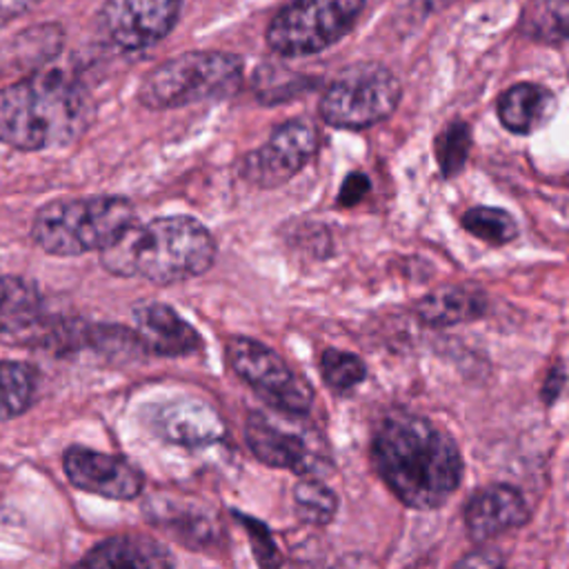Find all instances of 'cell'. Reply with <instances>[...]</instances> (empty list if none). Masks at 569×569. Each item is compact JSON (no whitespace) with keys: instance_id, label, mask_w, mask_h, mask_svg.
<instances>
[{"instance_id":"obj_1","label":"cell","mask_w":569,"mask_h":569,"mask_svg":"<svg viewBox=\"0 0 569 569\" xmlns=\"http://www.w3.org/2000/svg\"><path fill=\"white\" fill-rule=\"evenodd\" d=\"M376 471L411 509H436L462 478V456L453 438L416 413H389L373 433Z\"/></svg>"},{"instance_id":"obj_23","label":"cell","mask_w":569,"mask_h":569,"mask_svg":"<svg viewBox=\"0 0 569 569\" xmlns=\"http://www.w3.org/2000/svg\"><path fill=\"white\" fill-rule=\"evenodd\" d=\"M320 371L327 387L338 393L351 391L367 378V365L362 358L342 349H325L320 356Z\"/></svg>"},{"instance_id":"obj_10","label":"cell","mask_w":569,"mask_h":569,"mask_svg":"<svg viewBox=\"0 0 569 569\" xmlns=\"http://www.w3.org/2000/svg\"><path fill=\"white\" fill-rule=\"evenodd\" d=\"M182 0H107L100 9V27L124 51L149 49L176 27Z\"/></svg>"},{"instance_id":"obj_11","label":"cell","mask_w":569,"mask_h":569,"mask_svg":"<svg viewBox=\"0 0 569 569\" xmlns=\"http://www.w3.org/2000/svg\"><path fill=\"white\" fill-rule=\"evenodd\" d=\"M62 467L73 487L109 500H133L144 485L140 469L127 458L84 447H69Z\"/></svg>"},{"instance_id":"obj_28","label":"cell","mask_w":569,"mask_h":569,"mask_svg":"<svg viewBox=\"0 0 569 569\" xmlns=\"http://www.w3.org/2000/svg\"><path fill=\"white\" fill-rule=\"evenodd\" d=\"M562 385H565V369H562V365H558L553 371H549L547 382L542 387V398L547 405L558 398V393L562 391Z\"/></svg>"},{"instance_id":"obj_30","label":"cell","mask_w":569,"mask_h":569,"mask_svg":"<svg viewBox=\"0 0 569 569\" xmlns=\"http://www.w3.org/2000/svg\"><path fill=\"white\" fill-rule=\"evenodd\" d=\"M7 278H9V276H0V309H2V300H4V291H7Z\"/></svg>"},{"instance_id":"obj_7","label":"cell","mask_w":569,"mask_h":569,"mask_svg":"<svg viewBox=\"0 0 569 569\" xmlns=\"http://www.w3.org/2000/svg\"><path fill=\"white\" fill-rule=\"evenodd\" d=\"M362 9L365 0H291L271 18L264 38L280 56H311L345 38Z\"/></svg>"},{"instance_id":"obj_27","label":"cell","mask_w":569,"mask_h":569,"mask_svg":"<svg viewBox=\"0 0 569 569\" xmlns=\"http://www.w3.org/2000/svg\"><path fill=\"white\" fill-rule=\"evenodd\" d=\"M40 0H0V27L7 24L9 20L18 18L20 13L29 11Z\"/></svg>"},{"instance_id":"obj_6","label":"cell","mask_w":569,"mask_h":569,"mask_svg":"<svg viewBox=\"0 0 569 569\" xmlns=\"http://www.w3.org/2000/svg\"><path fill=\"white\" fill-rule=\"evenodd\" d=\"M402 96L400 80L378 62L347 67L322 93L320 116L336 129H367L389 118Z\"/></svg>"},{"instance_id":"obj_9","label":"cell","mask_w":569,"mask_h":569,"mask_svg":"<svg viewBox=\"0 0 569 569\" xmlns=\"http://www.w3.org/2000/svg\"><path fill=\"white\" fill-rule=\"evenodd\" d=\"M320 136L311 120L291 118L278 124L267 142L244 156L242 178L262 189L289 182L318 151Z\"/></svg>"},{"instance_id":"obj_12","label":"cell","mask_w":569,"mask_h":569,"mask_svg":"<svg viewBox=\"0 0 569 569\" xmlns=\"http://www.w3.org/2000/svg\"><path fill=\"white\" fill-rule=\"evenodd\" d=\"M244 438L251 453L262 465L291 469L296 473H309L318 469L320 458L313 453L309 440L296 427H287L271 413L251 411L247 416Z\"/></svg>"},{"instance_id":"obj_21","label":"cell","mask_w":569,"mask_h":569,"mask_svg":"<svg viewBox=\"0 0 569 569\" xmlns=\"http://www.w3.org/2000/svg\"><path fill=\"white\" fill-rule=\"evenodd\" d=\"M462 227L487 244H507L518 236V224L505 209L471 207L462 213Z\"/></svg>"},{"instance_id":"obj_20","label":"cell","mask_w":569,"mask_h":569,"mask_svg":"<svg viewBox=\"0 0 569 569\" xmlns=\"http://www.w3.org/2000/svg\"><path fill=\"white\" fill-rule=\"evenodd\" d=\"M522 31L540 42L560 44L567 38V0H533L522 18Z\"/></svg>"},{"instance_id":"obj_17","label":"cell","mask_w":569,"mask_h":569,"mask_svg":"<svg viewBox=\"0 0 569 569\" xmlns=\"http://www.w3.org/2000/svg\"><path fill=\"white\" fill-rule=\"evenodd\" d=\"M84 567H169L171 558L164 547L142 536H113L96 545L82 560Z\"/></svg>"},{"instance_id":"obj_25","label":"cell","mask_w":569,"mask_h":569,"mask_svg":"<svg viewBox=\"0 0 569 569\" xmlns=\"http://www.w3.org/2000/svg\"><path fill=\"white\" fill-rule=\"evenodd\" d=\"M242 520V525L247 527V531H249V536H251V542H253V551H256V556H258V562L260 565H278L280 562V556H278V551H276V545H273V540H271V536H269V529L262 525V522H258V520H253V518H240Z\"/></svg>"},{"instance_id":"obj_19","label":"cell","mask_w":569,"mask_h":569,"mask_svg":"<svg viewBox=\"0 0 569 569\" xmlns=\"http://www.w3.org/2000/svg\"><path fill=\"white\" fill-rule=\"evenodd\" d=\"M38 369L20 360L0 362V422L24 413L38 393Z\"/></svg>"},{"instance_id":"obj_3","label":"cell","mask_w":569,"mask_h":569,"mask_svg":"<svg viewBox=\"0 0 569 569\" xmlns=\"http://www.w3.org/2000/svg\"><path fill=\"white\" fill-rule=\"evenodd\" d=\"M216 258L207 227L191 216H164L127 224L100 249L102 267L120 278L173 284L202 276Z\"/></svg>"},{"instance_id":"obj_8","label":"cell","mask_w":569,"mask_h":569,"mask_svg":"<svg viewBox=\"0 0 569 569\" xmlns=\"http://www.w3.org/2000/svg\"><path fill=\"white\" fill-rule=\"evenodd\" d=\"M224 356L236 376L273 409L293 416L309 411L313 402L311 385L296 376V371L267 345L253 338L236 336L227 340Z\"/></svg>"},{"instance_id":"obj_2","label":"cell","mask_w":569,"mask_h":569,"mask_svg":"<svg viewBox=\"0 0 569 569\" xmlns=\"http://www.w3.org/2000/svg\"><path fill=\"white\" fill-rule=\"evenodd\" d=\"M89 120V93L69 71H33L0 89V142L11 149L42 151L71 144Z\"/></svg>"},{"instance_id":"obj_26","label":"cell","mask_w":569,"mask_h":569,"mask_svg":"<svg viewBox=\"0 0 569 569\" xmlns=\"http://www.w3.org/2000/svg\"><path fill=\"white\" fill-rule=\"evenodd\" d=\"M369 191V180L365 173H349L347 180L342 182V189H340V196H338V202L342 207H351L356 202L362 200V196H367Z\"/></svg>"},{"instance_id":"obj_13","label":"cell","mask_w":569,"mask_h":569,"mask_svg":"<svg viewBox=\"0 0 569 569\" xmlns=\"http://www.w3.org/2000/svg\"><path fill=\"white\" fill-rule=\"evenodd\" d=\"M156 431L180 447H207L222 438L224 422L218 411L200 398H176L153 413Z\"/></svg>"},{"instance_id":"obj_18","label":"cell","mask_w":569,"mask_h":569,"mask_svg":"<svg viewBox=\"0 0 569 569\" xmlns=\"http://www.w3.org/2000/svg\"><path fill=\"white\" fill-rule=\"evenodd\" d=\"M485 309L487 300L480 291L471 287L449 284L425 296L418 302L416 313L429 327H451L480 318Z\"/></svg>"},{"instance_id":"obj_14","label":"cell","mask_w":569,"mask_h":569,"mask_svg":"<svg viewBox=\"0 0 569 569\" xmlns=\"http://www.w3.org/2000/svg\"><path fill=\"white\" fill-rule=\"evenodd\" d=\"M529 520L525 496L511 485H489L465 505V525L473 540H489Z\"/></svg>"},{"instance_id":"obj_15","label":"cell","mask_w":569,"mask_h":569,"mask_svg":"<svg viewBox=\"0 0 569 569\" xmlns=\"http://www.w3.org/2000/svg\"><path fill=\"white\" fill-rule=\"evenodd\" d=\"M133 318L138 342L156 356L176 358L200 347L198 331L164 302H142L133 309Z\"/></svg>"},{"instance_id":"obj_4","label":"cell","mask_w":569,"mask_h":569,"mask_svg":"<svg viewBox=\"0 0 569 569\" xmlns=\"http://www.w3.org/2000/svg\"><path fill=\"white\" fill-rule=\"evenodd\" d=\"M133 220L136 209L122 196L58 198L36 211L31 238L51 256H80L100 251Z\"/></svg>"},{"instance_id":"obj_22","label":"cell","mask_w":569,"mask_h":569,"mask_svg":"<svg viewBox=\"0 0 569 569\" xmlns=\"http://www.w3.org/2000/svg\"><path fill=\"white\" fill-rule=\"evenodd\" d=\"M293 505L298 516L311 525H327L338 511L336 493L320 480H298L293 487Z\"/></svg>"},{"instance_id":"obj_5","label":"cell","mask_w":569,"mask_h":569,"mask_svg":"<svg viewBox=\"0 0 569 569\" xmlns=\"http://www.w3.org/2000/svg\"><path fill=\"white\" fill-rule=\"evenodd\" d=\"M242 80V60L227 51H184L151 69L138 100L149 109H173L231 96Z\"/></svg>"},{"instance_id":"obj_29","label":"cell","mask_w":569,"mask_h":569,"mask_svg":"<svg viewBox=\"0 0 569 569\" xmlns=\"http://www.w3.org/2000/svg\"><path fill=\"white\" fill-rule=\"evenodd\" d=\"M458 565H480V567H498V565H502V558L500 556H493V553H489V551H485V553H473V556H467V558H462Z\"/></svg>"},{"instance_id":"obj_16","label":"cell","mask_w":569,"mask_h":569,"mask_svg":"<svg viewBox=\"0 0 569 569\" xmlns=\"http://www.w3.org/2000/svg\"><path fill=\"white\" fill-rule=\"evenodd\" d=\"M556 93L538 82H518L502 91L496 113L505 129L513 133H533L545 127L556 111Z\"/></svg>"},{"instance_id":"obj_24","label":"cell","mask_w":569,"mask_h":569,"mask_svg":"<svg viewBox=\"0 0 569 569\" xmlns=\"http://www.w3.org/2000/svg\"><path fill=\"white\" fill-rule=\"evenodd\" d=\"M471 149V127L462 120L447 124L436 138V158L445 178H453L467 162Z\"/></svg>"}]
</instances>
